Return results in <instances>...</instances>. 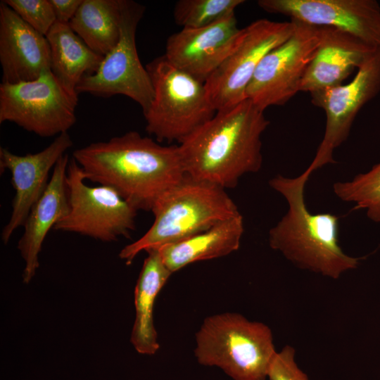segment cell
Returning a JSON list of instances; mask_svg holds the SVG:
<instances>
[{"instance_id": "13", "label": "cell", "mask_w": 380, "mask_h": 380, "mask_svg": "<svg viewBox=\"0 0 380 380\" xmlns=\"http://www.w3.org/2000/svg\"><path fill=\"white\" fill-rule=\"evenodd\" d=\"M258 5L291 20L333 27L380 47V6L375 0H259Z\"/></svg>"}, {"instance_id": "26", "label": "cell", "mask_w": 380, "mask_h": 380, "mask_svg": "<svg viewBox=\"0 0 380 380\" xmlns=\"http://www.w3.org/2000/svg\"><path fill=\"white\" fill-rule=\"evenodd\" d=\"M295 355V349L290 346L277 352L268 369L267 378L270 380H310L296 364Z\"/></svg>"}, {"instance_id": "7", "label": "cell", "mask_w": 380, "mask_h": 380, "mask_svg": "<svg viewBox=\"0 0 380 380\" xmlns=\"http://www.w3.org/2000/svg\"><path fill=\"white\" fill-rule=\"evenodd\" d=\"M66 186L68 212L55 230L74 232L104 242L120 236L129 238L135 229L137 210L113 189L86 184L84 173L75 160H69Z\"/></svg>"}, {"instance_id": "12", "label": "cell", "mask_w": 380, "mask_h": 380, "mask_svg": "<svg viewBox=\"0 0 380 380\" xmlns=\"http://www.w3.org/2000/svg\"><path fill=\"white\" fill-rule=\"evenodd\" d=\"M380 91V47L359 67L347 84L327 88L311 94L313 105L325 113L324 136L315 156L307 170L313 171L334 163V151L348 137L360 110Z\"/></svg>"}, {"instance_id": "15", "label": "cell", "mask_w": 380, "mask_h": 380, "mask_svg": "<svg viewBox=\"0 0 380 380\" xmlns=\"http://www.w3.org/2000/svg\"><path fill=\"white\" fill-rule=\"evenodd\" d=\"M242 29L235 14L200 28H182L169 37L166 59L177 68L205 83L236 46Z\"/></svg>"}, {"instance_id": "25", "label": "cell", "mask_w": 380, "mask_h": 380, "mask_svg": "<svg viewBox=\"0 0 380 380\" xmlns=\"http://www.w3.org/2000/svg\"><path fill=\"white\" fill-rule=\"evenodd\" d=\"M3 2L27 24L44 36L56 22L49 0H4Z\"/></svg>"}, {"instance_id": "9", "label": "cell", "mask_w": 380, "mask_h": 380, "mask_svg": "<svg viewBox=\"0 0 380 380\" xmlns=\"http://www.w3.org/2000/svg\"><path fill=\"white\" fill-rule=\"evenodd\" d=\"M120 34L115 46L105 56L99 69L85 75L76 91L97 96L124 95L146 111L153 99L151 77L141 64L136 46V32L145 8L132 0H120Z\"/></svg>"}, {"instance_id": "21", "label": "cell", "mask_w": 380, "mask_h": 380, "mask_svg": "<svg viewBox=\"0 0 380 380\" xmlns=\"http://www.w3.org/2000/svg\"><path fill=\"white\" fill-rule=\"evenodd\" d=\"M46 37L51 50V72L67 91L77 94L81 80L99 69L103 56L91 50L69 23L56 21Z\"/></svg>"}, {"instance_id": "4", "label": "cell", "mask_w": 380, "mask_h": 380, "mask_svg": "<svg viewBox=\"0 0 380 380\" xmlns=\"http://www.w3.org/2000/svg\"><path fill=\"white\" fill-rule=\"evenodd\" d=\"M151 212L154 216L151 227L119 253L127 265L143 251L182 240L241 213L224 188L187 175L166 191Z\"/></svg>"}, {"instance_id": "6", "label": "cell", "mask_w": 380, "mask_h": 380, "mask_svg": "<svg viewBox=\"0 0 380 380\" xmlns=\"http://www.w3.org/2000/svg\"><path fill=\"white\" fill-rule=\"evenodd\" d=\"M146 68L153 99L143 114L146 131L158 142L179 144L216 113L205 83L172 65L164 55Z\"/></svg>"}, {"instance_id": "17", "label": "cell", "mask_w": 380, "mask_h": 380, "mask_svg": "<svg viewBox=\"0 0 380 380\" xmlns=\"http://www.w3.org/2000/svg\"><path fill=\"white\" fill-rule=\"evenodd\" d=\"M320 27V43L300 83L299 91L312 94L342 84L376 49L345 32Z\"/></svg>"}, {"instance_id": "24", "label": "cell", "mask_w": 380, "mask_h": 380, "mask_svg": "<svg viewBox=\"0 0 380 380\" xmlns=\"http://www.w3.org/2000/svg\"><path fill=\"white\" fill-rule=\"evenodd\" d=\"M243 0H179L175 6V23L182 28L210 25L234 13Z\"/></svg>"}, {"instance_id": "11", "label": "cell", "mask_w": 380, "mask_h": 380, "mask_svg": "<svg viewBox=\"0 0 380 380\" xmlns=\"http://www.w3.org/2000/svg\"><path fill=\"white\" fill-rule=\"evenodd\" d=\"M293 21L259 19L242 28L232 53L205 82L216 112L246 99V89L262 58L292 34Z\"/></svg>"}, {"instance_id": "3", "label": "cell", "mask_w": 380, "mask_h": 380, "mask_svg": "<svg viewBox=\"0 0 380 380\" xmlns=\"http://www.w3.org/2000/svg\"><path fill=\"white\" fill-rule=\"evenodd\" d=\"M311 174L306 169L296 177L278 175L269 181L289 205L287 213L270 229L269 245L297 267L337 279L356 269L360 258L341 249L336 215L312 214L308 210L305 187Z\"/></svg>"}, {"instance_id": "27", "label": "cell", "mask_w": 380, "mask_h": 380, "mask_svg": "<svg viewBox=\"0 0 380 380\" xmlns=\"http://www.w3.org/2000/svg\"><path fill=\"white\" fill-rule=\"evenodd\" d=\"M53 9L56 21L69 23L83 0H49Z\"/></svg>"}, {"instance_id": "10", "label": "cell", "mask_w": 380, "mask_h": 380, "mask_svg": "<svg viewBox=\"0 0 380 380\" xmlns=\"http://www.w3.org/2000/svg\"><path fill=\"white\" fill-rule=\"evenodd\" d=\"M292 21L295 27L291 35L265 56L246 89V99L263 111L284 105L299 92L320 43V27Z\"/></svg>"}, {"instance_id": "19", "label": "cell", "mask_w": 380, "mask_h": 380, "mask_svg": "<svg viewBox=\"0 0 380 380\" xmlns=\"http://www.w3.org/2000/svg\"><path fill=\"white\" fill-rule=\"evenodd\" d=\"M243 231V219L239 213L157 250L165 265L173 274L193 262L224 257L237 251Z\"/></svg>"}, {"instance_id": "2", "label": "cell", "mask_w": 380, "mask_h": 380, "mask_svg": "<svg viewBox=\"0 0 380 380\" xmlns=\"http://www.w3.org/2000/svg\"><path fill=\"white\" fill-rule=\"evenodd\" d=\"M270 121L250 99L220 110L179 143L186 175L234 188L262 167V133Z\"/></svg>"}, {"instance_id": "14", "label": "cell", "mask_w": 380, "mask_h": 380, "mask_svg": "<svg viewBox=\"0 0 380 380\" xmlns=\"http://www.w3.org/2000/svg\"><path fill=\"white\" fill-rule=\"evenodd\" d=\"M72 146L70 136L65 132L36 153L19 156L6 148H0L1 172L6 170L11 172L15 192L10 220L1 232V240L4 243L8 242L15 230L24 225L30 210L48 184L51 170Z\"/></svg>"}, {"instance_id": "20", "label": "cell", "mask_w": 380, "mask_h": 380, "mask_svg": "<svg viewBox=\"0 0 380 380\" xmlns=\"http://www.w3.org/2000/svg\"><path fill=\"white\" fill-rule=\"evenodd\" d=\"M144 261L134 289L135 320L131 343L140 354L153 355L159 349L153 323L156 297L172 274L163 263L157 249H151Z\"/></svg>"}, {"instance_id": "18", "label": "cell", "mask_w": 380, "mask_h": 380, "mask_svg": "<svg viewBox=\"0 0 380 380\" xmlns=\"http://www.w3.org/2000/svg\"><path fill=\"white\" fill-rule=\"evenodd\" d=\"M69 156L64 154L53 167L48 184L30 210L24 224V232L18 248L25 262L23 278L29 283L39 267V253L49 230L68 212L66 186Z\"/></svg>"}, {"instance_id": "23", "label": "cell", "mask_w": 380, "mask_h": 380, "mask_svg": "<svg viewBox=\"0 0 380 380\" xmlns=\"http://www.w3.org/2000/svg\"><path fill=\"white\" fill-rule=\"evenodd\" d=\"M333 191L339 199L355 203V209L365 210L369 219L380 224V162L350 181L334 183Z\"/></svg>"}, {"instance_id": "8", "label": "cell", "mask_w": 380, "mask_h": 380, "mask_svg": "<svg viewBox=\"0 0 380 380\" xmlns=\"http://www.w3.org/2000/svg\"><path fill=\"white\" fill-rule=\"evenodd\" d=\"M78 94L67 91L52 72L0 84V123L11 122L42 137L68 132L76 122Z\"/></svg>"}, {"instance_id": "16", "label": "cell", "mask_w": 380, "mask_h": 380, "mask_svg": "<svg viewBox=\"0 0 380 380\" xmlns=\"http://www.w3.org/2000/svg\"><path fill=\"white\" fill-rule=\"evenodd\" d=\"M1 83L37 79L51 70V50L46 36L36 31L3 1L0 3Z\"/></svg>"}, {"instance_id": "22", "label": "cell", "mask_w": 380, "mask_h": 380, "mask_svg": "<svg viewBox=\"0 0 380 380\" xmlns=\"http://www.w3.org/2000/svg\"><path fill=\"white\" fill-rule=\"evenodd\" d=\"M120 21V0H83L69 25L91 50L105 56L118 42Z\"/></svg>"}, {"instance_id": "5", "label": "cell", "mask_w": 380, "mask_h": 380, "mask_svg": "<svg viewBox=\"0 0 380 380\" xmlns=\"http://www.w3.org/2000/svg\"><path fill=\"white\" fill-rule=\"evenodd\" d=\"M195 341L198 362L217 367L233 380H266L277 352L267 325L236 312L207 317Z\"/></svg>"}, {"instance_id": "1", "label": "cell", "mask_w": 380, "mask_h": 380, "mask_svg": "<svg viewBox=\"0 0 380 380\" xmlns=\"http://www.w3.org/2000/svg\"><path fill=\"white\" fill-rule=\"evenodd\" d=\"M86 180L109 186L137 210L157 201L186 176L179 146L130 131L76 149L72 157Z\"/></svg>"}]
</instances>
